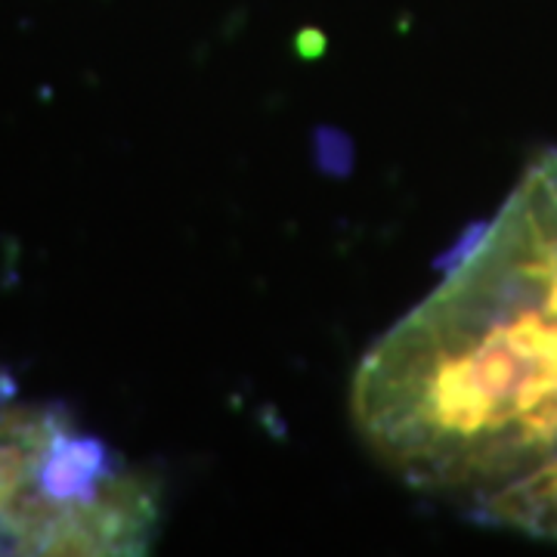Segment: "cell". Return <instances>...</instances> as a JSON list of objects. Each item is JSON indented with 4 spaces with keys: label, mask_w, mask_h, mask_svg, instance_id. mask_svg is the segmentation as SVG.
I'll return each instance as SVG.
<instances>
[{
    "label": "cell",
    "mask_w": 557,
    "mask_h": 557,
    "mask_svg": "<svg viewBox=\"0 0 557 557\" xmlns=\"http://www.w3.org/2000/svg\"><path fill=\"white\" fill-rule=\"evenodd\" d=\"M350 409L381 465L468 515L557 456V149L366 354Z\"/></svg>",
    "instance_id": "obj_1"
},
{
    "label": "cell",
    "mask_w": 557,
    "mask_h": 557,
    "mask_svg": "<svg viewBox=\"0 0 557 557\" xmlns=\"http://www.w3.org/2000/svg\"><path fill=\"white\" fill-rule=\"evenodd\" d=\"M159 493L53 409L0 394V555H143Z\"/></svg>",
    "instance_id": "obj_2"
},
{
    "label": "cell",
    "mask_w": 557,
    "mask_h": 557,
    "mask_svg": "<svg viewBox=\"0 0 557 557\" xmlns=\"http://www.w3.org/2000/svg\"><path fill=\"white\" fill-rule=\"evenodd\" d=\"M471 518L520 536L557 542V456L486 498Z\"/></svg>",
    "instance_id": "obj_3"
}]
</instances>
